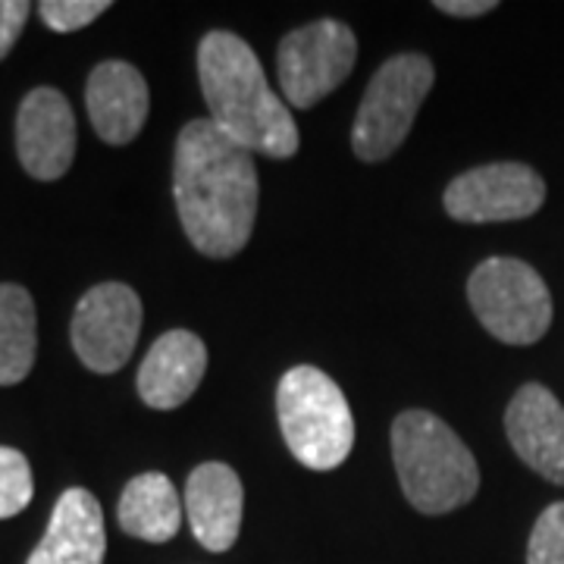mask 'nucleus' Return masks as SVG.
<instances>
[{
    "mask_svg": "<svg viewBox=\"0 0 564 564\" xmlns=\"http://www.w3.org/2000/svg\"><path fill=\"white\" fill-rule=\"evenodd\" d=\"M173 198L188 242L204 258L239 254L258 217L254 154L210 120H192L176 139Z\"/></svg>",
    "mask_w": 564,
    "mask_h": 564,
    "instance_id": "obj_1",
    "label": "nucleus"
},
{
    "mask_svg": "<svg viewBox=\"0 0 564 564\" xmlns=\"http://www.w3.org/2000/svg\"><path fill=\"white\" fill-rule=\"evenodd\" d=\"M204 101L223 135L251 154L285 161L299 151V126L270 88L258 54L232 32H210L198 47Z\"/></svg>",
    "mask_w": 564,
    "mask_h": 564,
    "instance_id": "obj_2",
    "label": "nucleus"
},
{
    "mask_svg": "<svg viewBox=\"0 0 564 564\" xmlns=\"http://www.w3.org/2000/svg\"><path fill=\"white\" fill-rule=\"evenodd\" d=\"M392 462L408 502L423 514H448L480 489V467L458 433L430 411H404L392 423Z\"/></svg>",
    "mask_w": 564,
    "mask_h": 564,
    "instance_id": "obj_3",
    "label": "nucleus"
},
{
    "mask_svg": "<svg viewBox=\"0 0 564 564\" xmlns=\"http://www.w3.org/2000/svg\"><path fill=\"white\" fill-rule=\"evenodd\" d=\"M289 452L311 470H336L355 448V414L345 392L317 367H292L276 389Z\"/></svg>",
    "mask_w": 564,
    "mask_h": 564,
    "instance_id": "obj_4",
    "label": "nucleus"
},
{
    "mask_svg": "<svg viewBox=\"0 0 564 564\" xmlns=\"http://www.w3.org/2000/svg\"><path fill=\"white\" fill-rule=\"evenodd\" d=\"M436 69L423 54H399L373 73L351 129V148L364 163L386 161L411 132Z\"/></svg>",
    "mask_w": 564,
    "mask_h": 564,
    "instance_id": "obj_5",
    "label": "nucleus"
},
{
    "mask_svg": "<svg viewBox=\"0 0 564 564\" xmlns=\"http://www.w3.org/2000/svg\"><path fill=\"white\" fill-rule=\"evenodd\" d=\"M477 321L505 345H533L552 326V295L543 276L518 258H489L467 282Z\"/></svg>",
    "mask_w": 564,
    "mask_h": 564,
    "instance_id": "obj_6",
    "label": "nucleus"
},
{
    "mask_svg": "<svg viewBox=\"0 0 564 564\" xmlns=\"http://www.w3.org/2000/svg\"><path fill=\"white\" fill-rule=\"evenodd\" d=\"M358 61V39L339 20H317L282 39L276 69L285 101L299 110L321 104L336 91Z\"/></svg>",
    "mask_w": 564,
    "mask_h": 564,
    "instance_id": "obj_7",
    "label": "nucleus"
},
{
    "mask_svg": "<svg viewBox=\"0 0 564 564\" xmlns=\"http://www.w3.org/2000/svg\"><path fill=\"white\" fill-rule=\"evenodd\" d=\"M141 333V299L126 282H101L76 304L69 339L95 373H117L132 358Z\"/></svg>",
    "mask_w": 564,
    "mask_h": 564,
    "instance_id": "obj_8",
    "label": "nucleus"
},
{
    "mask_svg": "<svg viewBox=\"0 0 564 564\" xmlns=\"http://www.w3.org/2000/svg\"><path fill=\"white\" fill-rule=\"evenodd\" d=\"M443 202L458 223L527 220L543 207L545 182L527 163H489L448 182Z\"/></svg>",
    "mask_w": 564,
    "mask_h": 564,
    "instance_id": "obj_9",
    "label": "nucleus"
},
{
    "mask_svg": "<svg viewBox=\"0 0 564 564\" xmlns=\"http://www.w3.org/2000/svg\"><path fill=\"white\" fill-rule=\"evenodd\" d=\"M17 154L22 170L41 182L61 180L76 158V117L57 88L29 91L17 113Z\"/></svg>",
    "mask_w": 564,
    "mask_h": 564,
    "instance_id": "obj_10",
    "label": "nucleus"
},
{
    "mask_svg": "<svg viewBox=\"0 0 564 564\" xmlns=\"http://www.w3.org/2000/svg\"><path fill=\"white\" fill-rule=\"evenodd\" d=\"M505 430L530 470L564 486V404L545 386L527 383L518 389L505 411Z\"/></svg>",
    "mask_w": 564,
    "mask_h": 564,
    "instance_id": "obj_11",
    "label": "nucleus"
},
{
    "mask_svg": "<svg viewBox=\"0 0 564 564\" xmlns=\"http://www.w3.org/2000/svg\"><path fill=\"white\" fill-rule=\"evenodd\" d=\"M245 489L239 474L223 462L198 464L185 484V518L207 552H226L239 540Z\"/></svg>",
    "mask_w": 564,
    "mask_h": 564,
    "instance_id": "obj_12",
    "label": "nucleus"
},
{
    "mask_svg": "<svg viewBox=\"0 0 564 564\" xmlns=\"http://www.w3.org/2000/svg\"><path fill=\"white\" fill-rule=\"evenodd\" d=\"M85 107L95 132L107 144H129L139 139L148 120V82L132 63L104 61L91 69L85 88Z\"/></svg>",
    "mask_w": 564,
    "mask_h": 564,
    "instance_id": "obj_13",
    "label": "nucleus"
},
{
    "mask_svg": "<svg viewBox=\"0 0 564 564\" xmlns=\"http://www.w3.org/2000/svg\"><path fill=\"white\" fill-rule=\"evenodd\" d=\"M207 373V348L188 329L163 333L139 367L141 402L154 411H173L185 404Z\"/></svg>",
    "mask_w": 564,
    "mask_h": 564,
    "instance_id": "obj_14",
    "label": "nucleus"
},
{
    "mask_svg": "<svg viewBox=\"0 0 564 564\" xmlns=\"http://www.w3.org/2000/svg\"><path fill=\"white\" fill-rule=\"evenodd\" d=\"M104 555L107 530L101 505L88 489L73 486L57 499L47 530L25 564H104Z\"/></svg>",
    "mask_w": 564,
    "mask_h": 564,
    "instance_id": "obj_15",
    "label": "nucleus"
},
{
    "mask_svg": "<svg viewBox=\"0 0 564 564\" xmlns=\"http://www.w3.org/2000/svg\"><path fill=\"white\" fill-rule=\"evenodd\" d=\"M120 527L144 543H170L182 524L180 489L166 474L148 470L129 480L117 505Z\"/></svg>",
    "mask_w": 564,
    "mask_h": 564,
    "instance_id": "obj_16",
    "label": "nucleus"
},
{
    "mask_svg": "<svg viewBox=\"0 0 564 564\" xmlns=\"http://www.w3.org/2000/svg\"><path fill=\"white\" fill-rule=\"evenodd\" d=\"M39 351V314L17 282H0V386L22 383Z\"/></svg>",
    "mask_w": 564,
    "mask_h": 564,
    "instance_id": "obj_17",
    "label": "nucleus"
},
{
    "mask_svg": "<svg viewBox=\"0 0 564 564\" xmlns=\"http://www.w3.org/2000/svg\"><path fill=\"white\" fill-rule=\"evenodd\" d=\"M35 496L32 464L20 448L0 445V521L17 518Z\"/></svg>",
    "mask_w": 564,
    "mask_h": 564,
    "instance_id": "obj_18",
    "label": "nucleus"
},
{
    "mask_svg": "<svg viewBox=\"0 0 564 564\" xmlns=\"http://www.w3.org/2000/svg\"><path fill=\"white\" fill-rule=\"evenodd\" d=\"M527 564H564V502H555L540 514L530 533Z\"/></svg>",
    "mask_w": 564,
    "mask_h": 564,
    "instance_id": "obj_19",
    "label": "nucleus"
},
{
    "mask_svg": "<svg viewBox=\"0 0 564 564\" xmlns=\"http://www.w3.org/2000/svg\"><path fill=\"white\" fill-rule=\"evenodd\" d=\"M110 10V0H44L39 3V17L54 32H79Z\"/></svg>",
    "mask_w": 564,
    "mask_h": 564,
    "instance_id": "obj_20",
    "label": "nucleus"
},
{
    "mask_svg": "<svg viewBox=\"0 0 564 564\" xmlns=\"http://www.w3.org/2000/svg\"><path fill=\"white\" fill-rule=\"evenodd\" d=\"M32 3L29 0H0V61L13 51L22 29L29 22Z\"/></svg>",
    "mask_w": 564,
    "mask_h": 564,
    "instance_id": "obj_21",
    "label": "nucleus"
},
{
    "mask_svg": "<svg viewBox=\"0 0 564 564\" xmlns=\"http://www.w3.org/2000/svg\"><path fill=\"white\" fill-rule=\"evenodd\" d=\"M436 10L448 17H484L496 10V0H436Z\"/></svg>",
    "mask_w": 564,
    "mask_h": 564,
    "instance_id": "obj_22",
    "label": "nucleus"
}]
</instances>
